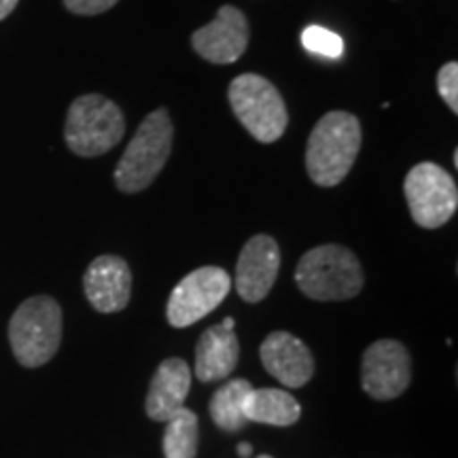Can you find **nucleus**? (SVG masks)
<instances>
[{"label": "nucleus", "instance_id": "nucleus-7", "mask_svg": "<svg viewBox=\"0 0 458 458\" xmlns=\"http://www.w3.org/2000/svg\"><path fill=\"white\" fill-rule=\"evenodd\" d=\"M405 199L416 225L437 229L454 216L458 208V187L454 176L442 165L422 162L408 172L403 182Z\"/></svg>", "mask_w": 458, "mask_h": 458}, {"label": "nucleus", "instance_id": "nucleus-23", "mask_svg": "<svg viewBox=\"0 0 458 458\" xmlns=\"http://www.w3.org/2000/svg\"><path fill=\"white\" fill-rule=\"evenodd\" d=\"M253 454V448H250V444H240L238 445V456L240 458H249Z\"/></svg>", "mask_w": 458, "mask_h": 458}, {"label": "nucleus", "instance_id": "nucleus-11", "mask_svg": "<svg viewBox=\"0 0 458 458\" xmlns=\"http://www.w3.org/2000/svg\"><path fill=\"white\" fill-rule=\"evenodd\" d=\"M280 272L276 240L257 233L242 246L236 266V291L246 303H259L267 297Z\"/></svg>", "mask_w": 458, "mask_h": 458}, {"label": "nucleus", "instance_id": "nucleus-6", "mask_svg": "<svg viewBox=\"0 0 458 458\" xmlns=\"http://www.w3.org/2000/svg\"><path fill=\"white\" fill-rule=\"evenodd\" d=\"M229 105L238 122L259 142H276L289 125L284 100L274 83L261 74L246 72L233 79L227 89Z\"/></svg>", "mask_w": 458, "mask_h": 458}, {"label": "nucleus", "instance_id": "nucleus-8", "mask_svg": "<svg viewBox=\"0 0 458 458\" xmlns=\"http://www.w3.org/2000/svg\"><path fill=\"white\" fill-rule=\"evenodd\" d=\"M232 289V278L223 267L204 266L189 272L172 289L165 317L172 327L181 329L198 323L221 306Z\"/></svg>", "mask_w": 458, "mask_h": 458}, {"label": "nucleus", "instance_id": "nucleus-19", "mask_svg": "<svg viewBox=\"0 0 458 458\" xmlns=\"http://www.w3.org/2000/svg\"><path fill=\"white\" fill-rule=\"evenodd\" d=\"M301 43L310 54L329 57V60H335L344 54V41L340 34L331 32L323 26H308L301 32Z\"/></svg>", "mask_w": 458, "mask_h": 458}, {"label": "nucleus", "instance_id": "nucleus-1", "mask_svg": "<svg viewBox=\"0 0 458 458\" xmlns=\"http://www.w3.org/2000/svg\"><path fill=\"white\" fill-rule=\"evenodd\" d=\"M360 123L352 113L331 111L318 119L308 139V176L318 187H335L346 179L360 151Z\"/></svg>", "mask_w": 458, "mask_h": 458}, {"label": "nucleus", "instance_id": "nucleus-21", "mask_svg": "<svg viewBox=\"0 0 458 458\" xmlns=\"http://www.w3.org/2000/svg\"><path fill=\"white\" fill-rule=\"evenodd\" d=\"M117 3L119 0H64V7L74 15H100Z\"/></svg>", "mask_w": 458, "mask_h": 458}, {"label": "nucleus", "instance_id": "nucleus-15", "mask_svg": "<svg viewBox=\"0 0 458 458\" xmlns=\"http://www.w3.org/2000/svg\"><path fill=\"white\" fill-rule=\"evenodd\" d=\"M189 388H191V368L179 357L165 359L148 386L147 416L156 422H168L176 411L185 408Z\"/></svg>", "mask_w": 458, "mask_h": 458}, {"label": "nucleus", "instance_id": "nucleus-2", "mask_svg": "<svg viewBox=\"0 0 458 458\" xmlns=\"http://www.w3.org/2000/svg\"><path fill=\"white\" fill-rule=\"evenodd\" d=\"M172 140H174V125L170 113L165 108L148 113L114 168V185L119 191H145L168 162Z\"/></svg>", "mask_w": 458, "mask_h": 458}, {"label": "nucleus", "instance_id": "nucleus-10", "mask_svg": "<svg viewBox=\"0 0 458 458\" xmlns=\"http://www.w3.org/2000/svg\"><path fill=\"white\" fill-rule=\"evenodd\" d=\"M191 45L199 57L213 64H233L249 47V21L233 4H223L210 24L191 34Z\"/></svg>", "mask_w": 458, "mask_h": 458}, {"label": "nucleus", "instance_id": "nucleus-14", "mask_svg": "<svg viewBox=\"0 0 458 458\" xmlns=\"http://www.w3.org/2000/svg\"><path fill=\"white\" fill-rule=\"evenodd\" d=\"M240 342L233 334V318L206 329L196 346V377L199 382L225 380L236 369Z\"/></svg>", "mask_w": 458, "mask_h": 458}, {"label": "nucleus", "instance_id": "nucleus-13", "mask_svg": "<svg viewBox=\"0 0 458 458\" xmlns=\"http://www.w3.org/2000/svg\"><path fill=\"white\" fill-rule=\"evenodd\" d=\"M83 291L94 310L113 314L128 306L131 295L130 266L117 255H100L89 263Z\"/></svg>", "mask_w": 458, "mask_h": 458}, {"label": "nucleus", "instance_id": "nucleus-5", "mask_svg": "<svg viewBox=\"0 0 458 458\" xmlns=\"http://www.w3.org/2000/svg\"><path fill=\"white\" fill-rule=\"evenodd\" d=\"M125 117L122 108L100 94L79 96L66 114L64 140L74 156L98 157L122 142Z\"/></svg>", "mask_w": 458, "mask_h": 458}, {"label": "nucleus", "instance_id": "nucleus-12", "mask_svg": "<svg viewBox=\"0 0 458 458\" xmlns=\"http://www.w3.org/2000/svg\"><path fill=\"white\" fill-rule=\"evenodd\" d=\"M261 363L286 388H301L314 376L310 348L289 331H274L261 344Z\"/></svg>", "mask_w": 458, "mask_h": 458}, {"label": "nucleus", "instance_id": "nucleus-4", "mask_svg": "<svg viewBox=\"0 0 458 458\" xmlns=\"http://www.w3.org/2000/svg\"><path fill=\"white\" fill-rule=\"evenodd\" d=\"M9 342L17 363L41 368L55 357L62 342V308L54 297H30L9 323Z\"/></svg>", "mask_w": 458, "mask_h": 458}, {"label": "nucleus", "instance_id": "nucleus-24", "mask_svg": "<svg viewBox=\"0 0 458 458\" xmlns=\"http://www.w3.org/2000/svg\"><path fill=\"white\" fill-rule=\"evenodd\" d=\"M259 458H272V456H267V454H263V456H259Z\"/></svg>", "mask_w": 458, "mask_h": 458}, {"label": "nucleus", "instance_id": "nucleus-16", "mask_svg": "<svg viewBox=\"0 0 458 458\" xmlns=\"http://www.w3.org/2000/svg\"><path fill=\"white\" fill-rule=\"evenodd\" d=\"M244 416L257 425L291 427L301 418V405L280 388H253L244 401Z\"/></svg>", "mask_w": 458, "mask_h": 458}, {"label": "nucleus", "instance_id": "nucleus-9", "mask_svg": "<svg viewBox=\"0 0 458 458\" xmlns=\"http://www.w3.org/2000/svg\"><path fill=\"white\" fill-rule=\"evenodd\" d=\"M411 357L397 340H377L360 360V386L376 401H388L408 391Z\"/></svg>", "mask_w": 458, "mask_h": 458}, {"label": "nucleus", "instance_id": "nucleus-17", "mask_svg": "<svg viewBox=\"0 0 458 458\" xmlns=\"http://www.w3.org/2000/svg\"><path fill=\"white\" fill-rule=\"evenodd\" d=\"M250 391H253V385L249 380L233 377V380H229L227 385H223L213 394V399H210V416H213L215 425L221 431H242L246 422H249L244 416V401Z\"/></svg>", "mask_w": 458, "mask_h": 458}, {"label": "nucleus", "instance_id": "nucleus-3", "mask_svg": "<svg viewBox=\"0 0 458 458\" xmlns=\"http://www.w3.org/2000/svg\"><path fill=\"white\" fill-rule=\"evenodd\" d=\"M295 283L310 300L344 301L360 293L365 276L352 250L340 244H323L301 257Z\"/></svg>", "mask_w": 458, "mask_h": 458}, {"label": "nucleus", "instance_id": "nucleus-22", "mask_svg": "<svg viewBox=\"0 0 458 458\" xmlns=\"http://www.w3.org/2000/svg\"><path fill=\"white\" fill-rule=\"evenodd\" d=\"M17 3H20V0H0V21L7 20V17L13 13Z\"/></svg>", "mask_w": 458, "mask_h": 458}, {"label": "nucleus", "instance_id": "nucleus-18", "mask_svg": "<svg viewBox=\"0 0 458 458\" xmlns=\"http://www.w3.org/2000/svg\"><path fill=\"white\" fill-rule=\"evenodd\" d=\"M165 458H196L198 454V416L182 408L165 422L164 433Z\"/></svg>", "mask_w": 458, "mask_h": 458}, {"label": "nucleus", "instance_id": "nucleus-20", "mask_svg": "<svg viewBox=\"0 0 458 458\" xmlns=\"http://www.w3.org/2000/svg\"><path fill=\"white\" fill-rule=\"evenodd\" d=\"M437 91L452 113H458V64L448 62L437 72Z\"/></svg>", "mask_w": 458, "mask_h": 458}]
</instances>
